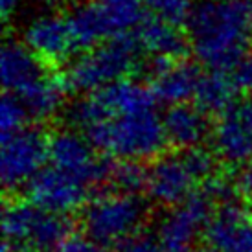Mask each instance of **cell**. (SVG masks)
<instances>
[{
	"label": "cell",
	"mask_w": 252,
	"mask_h": 252,
	"mask_svg": "<svg viewBox=\"0 0 252 252\" xmlns=\"http://www.w3.org/2000/svg\"><path fill=\"white\" fill-rule=\"evenodd\" d=\"M24 189L30 201L46 210L68 216L87 204L91 184L81 177L50 164L44 166Z\"/></svg>",
	"instance_id": "cell-10"
},
{
	"label": "cell",
	"mask_w": 252,
	"mask_h": 252,
	"mask_svg": "<svg viewBox=\"0 0 252 252\" xmlns=\"http://www.w3.org/2000/svg\"><path fill=\"white\" fill-rule=\"evenodd\" d=\"M2 230L13 252H56L72 236V221L30 199L13 197L4 204Z\"/></svg>",
	"instance_id": "cell-5"
},
{
	"label": "cell",
	"mask_w": 252,
	"mask_h": 252,
	"mask_svg": "<svg viewBox=\"0 0 252 252\" xmlns=\"http://www.w3.org/2000/svg\"><path fill=\"white\" fill-rule=\"evenodd\" d=\"M142 46L134 33L124 32L81 52L66 64L63 81L68 92L91 94L105 85L142 70Z\"/></svg>",
	"instance_id": "cell-3"
},
{
	"label": "cell",
	"mask_w": 252,
	"mask_h": 252,
	"mask_svg": "<svg viewBox=\"0 0 252 252\" xmlns=\"http://www.w3.org/2000/svg\"><path fill=\"white\" fill-rule=\"evenodd\" d=\"M24 42L48 66H59L72 54H77L70 22L64 15H42L24 30Z\"/></svg>",
	"instance_id": "cell-14"
},
{
	"label": "cell",
	"mask_w": 252,
	"mask_h": 252,
	"mask_svg": "<svg viewBox=\"0 0 252 252\" xmlns=\"http://www.w3.org/2000/svg\"><path fill=\"white\" fill-rule=\"evenodd\" d=\"M199 182L179 153H162L147 168L146 195L151 203L171 208L197 189Z\"/></svg>",
	"instance_id": "cell-12"
},
{
	"label": "cell",
	"mask_w": 252,
	"mask_h": 252,
	"mask_svg": "<svg viewBox=\"0 0 252 252\" xmlns=\"http://www.w3.org/2000/svg\"><path fill=\"white\" fill-rule=\"evenodd\" d=\"M239 92L232 83L230 76L224 70H210L201 76L197 85L193 101L199 109H203L208 116H221L224 112L236 109V99Z\"/></svg>",
	"instance_id": "cell-21"
},
{
	"label": "cell",
	"mask_w": 252,
	"mask_h": 252,
	"mask_svg": "<svg viewBox=\"0 0 252 252\" xmlns=\"http://www.w3.org/2000/svg\"><path fill=\"white\" fill-rule=\"evenodd\" d=\"M66 17L70 22L77 52H85L109 37L116 35V30L112 26L109 15L98 0L77 4L76 7H72Z\"/></svg>",
	"instance_id": "cell-19"
},
{
	"label": "cell",
	"mask_w": 252,
	"mask_h": 252,
	"mask_svg": "<svg viewBox=\"0 0 252 252\" xmlns=\"http://www.w3.org/2000/svg\"><path fill=\"white\" fill-rule=\"evenodd\" d=\"M81 133L98 153L118 160H155L169 144L164 122L155 109L111 116Z\"/></svg>",
	"instance_id": "cell-2"
},
{
	"label": "cell",
	"mask_w": 252,
	"mask_h": 252,
	"mask_svg": "<svg viewBox=\"0 0 252 252\" xmlns=\"http://www.w3.org/2000/svg\"><path fill=\"white\" fill-rule=\"evenodd\" d=\"M66 92L68 91L64 87L63 77L46 72L41 79H37L35 83H32L17 96L22 99L30 118L35 122H46L54 118L63 107Z\"/></svg>",
	"instance_id": "cell-20"
},
{
	"label": "cell",
	"mask_w": 252,
	"mask_h": 252,
	"mask_svg": "<svg viewBox=\"0 0 252 252\" xmlns=\"http://www.w3.org/2000/svg\"><path fill=\"white\" fill-rule=\"evenodd\" d=\"M2 252H13V249L7 245L6 241H4V245H2Z\"/></svg>",
	"instance_id": "cell-34"
},
{
	"label": "cell",
	"mask_w": 252,
	"mask_h": 252,
	"mask_svg": "<svg viewBox=\"0 0 252 252\" xmlns=\"http://www.w3.org/2000/svg\"><path fill=\"white\" fill-rule=\"evenodd\" d=\"M147 201L140 193L101 189L81 208L79 221L83 234L99 245L116 247L131 234L144 228L149 216Z\"/></svg>",
	"instance_id": "cell-4"
},
{
	"label": "cell",
	"mask_w": 252,
	"mask_h": 252,
	"mask_svg": "<svg viewBox=\"0 0 252 252\" xmlns=\"http://www.w3.org/2000/svg\"><path fill=\"white\" fill-rule=\"evenodd\" d=\"M42 2H46V4H59V2H63V0H42Z\"/></svg>",
	"instance_id": "cell-35"
},
{
	"label": "cell",
	"mask_w": 252,
	"mask_h": 252,
	"mask_svg": "<svg viewBox=\"0 0 252 252\" xmlns=\"http://www.w3.org/2000/svg\"><path fill=\"white\" fill-rule=\"evenodd\" d=\"M28 120L32 118H30L22 99L13 92H4L2 101H0V134L9 136V134L21 131L22 127H26Z\"/></svg>",
	"instance_id": "cell-25"
},
{
	"label": "cell",
	"mask_w": 252,
	"mask_h": 252,
	"mask_svg": "<svg viewBox=\"0 0 252 252\" xmlns=\"http://www.w3.org/2000/svg\"><path fill=\"white\" fill-rule=\"evenodd\" d=\"M142 70L149 76V87L157 101L168 107L186 103L193 98L203 76L195 63L168 56H149V61L142 64Z\"/></svg>",
	"instance_id": "cell-11"
},
{
	"label": "cell",
	"mask_w": 252,
	"mask_h": 252,
	"mask_svg": "<svg viewBox=\"0 0 252 252\" xmlns=\"http://www.w3.org/2000/svg\"><path fill=\"white\" fill-rule=\"evenodd\" d=\"M133 33L149 56L184 57L188 54L189 39L182 33L181 26L151 13L142 17Z\"/></svg>",
	"instance_id": "cell-18"
},
{
	"label": "cell",
	"mask_w": 252,
	"mask_h": 252,
	"mask_svg": "<svg viewBox=\"0 0 252 252\" xmlns=\"http://www.w3.org/2000/svg\"><path fill=\"white\" fill-rule=\"evenodd\" d=\"M224 72L230 76L239 94H252V52L243 54Z\"/></svg>",
	"instance_id": "cell-28"
},
{
	"label": "cell",
	"mask_w": 252,
	"mask_h": 252,
	"mask_svg": "<svg viewBox=\"0 0 252 252\" xmlns=\"http://www.w3.org/2000/svg\"><path fill=\"white\" fill-rule=\"evenodd\" d=\"M191 252H219V251L212 249V247H206V249H193Z\"/></svg>",
	"instance_id": "cell-33"
},
{
	"label": "cell",
	"mask_w": 252,
	"mask_h": 252,
	"mask_svg": "<svg viewBox=\"0 0 252 252\" xmlns=\"http://www.w3.org/2000/svg\"><path fill=\"white\" fill-rule=\"evenodd\" d=\"M155 103L157 98L151 87L126 77L91 94H83L68 107L66 120L74 129L83 131L92 124L103 122L111 116L155 109Z\"/></svg>",
	"instance_id": "cell-6"
},
{
	"label": "cell",
	"mask_w": 252,
	"mask_h": 252,
	"mask_svg": "<svg viewBox=\"0 0 252 252\" xmlns=\"http://www.w3.org/2000/svg\"><path fill=\"white\" fill-rule=\"evenodd\" d=\"M236 111H238L239 118L245 122V126L251 129L252 133V94H247V98L236 107Z\"/></svg>",
	"instance_id": "cell-31"
},
{
	"label": "cell",
	"mask_w": 252,
	"mask_h": 252,
	"mask_svg": "<svg viewBox=\"0 0 252 252\" xmlns=\"http://www.w3.org/2000/svg\"><path fill=\"white\" fill-rule=\"evenodd\" d=\"M21 6V0H0V13H2V21L7 22L13 13Z\"/></svg>",
	"instance_id": "cell-32"
},
{
	"label": "cell",
	"mask_w": 252,
	"mask_h": 252,
	"mask_svg": "<svg viewBox=\"0 0 252 252\" xmlns=\"http://www.w3.org/2000/svg\"><path fill=\"white\" fill-rule=\"evenodd\" d=\"M212 149L228 166H241L252 157V133L236 109L217 116L212 129Z\"/></svg>",
	"instance_id": "cell-17"
},
{
	"label": "cell",
	"mask_w": 252,
	"mask_h": 252,
	"mask_svg": "<svg viewBox=\"0 0 252 252\" xmlns=\"http://www.w3.org/2000/svg\"><path fill=\"white\" fill-rule=\"evenodd\" d=\"M144 6L151 15L177 26L186 24L193 11V0H144Z\"/></svg>",
	"instance_id": "cell-26"
},
{
	"label": "cell",
	"mask_w": 252,
	"mask_h": 252,
	"mask_svg": "<svg viewBox=\"0 0 252 252\" xmlns=\"http://www.w3.org/2000/svg\"><path fill=\"white\" fill-rule=\"evenodd\" d=\"M91 142L77 129H61L50 136L48 158L50 164L68 173L81 177L91 188H107L111 173L112 157H98Z\"/></svg>",
	"instance_id": "cell-8"
},
{
	"label": "cell",
	"mask_w": 252,
	"mask_h": 252,
	"mask_svg": "<svg viewBox=\"0 0 252 252\" xmlns=\"http://www.w3.org/2000/svg\"><path fill=\"white\" fill-rule=\"evenodd\" d=\"M48 72V64L26 42L6 41L0 56V76L4 92L19 94Z\"/></svg>",
	"instance_id": "cell-15"
},
{
	"label": "cell",
	"mask_w": 252,
	"mask_h": 252,
	"mask_svg": "<svg viewBox=\"0 0 252 252\" xmlns=\"http://www.w3.org/2000/svg\"><path fill=\"white\" fill-rule=\"evenodd\" d=\"M109 15L116 33H124L140 22L144 0H98Z\"/></svg>",
	"instance_id": "cell-23"
},
{
	"label": "cell",
	"mask_w": 252,
	"mask_h": 252,
	"mask_svg": "<svg viewBox=\"0 0 252 252\" xmlns=\"http://www.w3.org/2000/svg\"><path fill=\"white\" fill-rule=\"evenodd\" d=\"M179 151H181L182 158H184L186 166L189 168V171L197 179L199 186L219 171V168H217L219 157L216 155L214 149H206L201 144V146L186 147V149H179Z\"/></svg>",
	"instance_id": "cell-24"
},
{
	"label": "cell",
	"mask_w": 252,
	"mask_h": 252,
	"mask_svg": "<svg viewBox=\"0 0 252 252\" xmlns=\"http://www.w3.org/2000/svg\"><path fill=\"white\" fill-rule=\"evenodd\" d=\"M217 204L201 186L182 203L171 206L157 226L164 252H191Z\"/></svg>",
	"instance_id": "cell-9"
},
{
	"label": "cell",
	"mask_w": 252,
	"mask_h": 252,
	"mask_svg": "<svg viewBox=\"0 0 252 252\" xmlns=\"http://www.w3.org/2000/svg\"><path fill=\"white\" fill-rule=\"evenodd\" d=\"M147 168L140 160H118L114 158L109 173L105 189H118L127 193H142L146 191Z\"/></svg>",
	"instance_id": "cell-22"
},
{
	"label": "cell",
	"mask_w": 252,
	"mask_h": 252,
	"mask_svg": "<svg viewBox=\"0 0 252 252\" xmlns=\"http://www.w3.org/2000/svg\"><path fill=\"white\" fill-rule=\"evenodd\" d=\"M166 136L171 146L177 149H186V147L201 146L208 136H212L210 118L208 114L199 109L193 103H177L169 105L168 111L162 116Z\"/></svg>",
	"instance_id": "cell-16"
},
{
	"label": "cell",
	"mask_w": 252,
	"mask_h": 252,
	"mask_svg": "<svg viewBox=\"0 0 252 252\" xmlns=\"http://www.w3.org/2000/svg\"><path fill=\"white\" fill-rule=\"evenodd\" d=\"M234 177H236V184H238L239 191L252 199V157L239 166L238 173Z\"/></svg>",
	"instance_id": "cell-30"
},
{
	"label": "cell",
	"mask_w": 252,
	"mask_h": 252,
	"mask_svg": "<svg viewBox=\"0 0 252 252\" xmlns=\"http://www.w3.org/2000/svg\"><path fill=\"white\" fill-rule=\"evenodd\" d=\"M189 46L208 70H226L249 52L252 4L247 0H201L188 22Z\"/></svg>",
	"instance_id": "cell-1"
},
{
	"label": "cell",
	"mask_w": 252,
	"mask_h": 252,
	"mask_svg": "<svg viewBox=\"0 0 252 252\" xmlns=\"http://www.w3.org/2000/svg\"><path fill=\"white\" fill-rule=\"evenodd\" d=\"M116 252H164V247L157 230L140 228L124 239L122 243H118Z\"/></svg>",
	"instance_id": "cell-27"
},
{
	"label": "cell",
	"mask_w": 252,
	"mask_h": 252,
	"mask_svg": "<svg viewBox=\"0 0 252 252\" xmlns=\"http://www.w3.org/2000/svg\"><path fill=\"white\" fill-rule=\"evenodd\" d=\"M56 252H112L109 247L99 245L98 241L91 239L89 236H74L72 234L68 239H64L63 245Z\"/></svg>",
	"instance_id": "cell-29"
},
{
	"label": "cell",
	"mask_w": 252,
	"mask_h": 252,
	"mask_svg": "<svg viewBox=\"0 0 252 252\" xmlns=\"http://www.w3.org/2000/svg\"><path fill=\"white\" fill-rule=\"evenodd\" d=\"M203 238L219 252H252V214L238 201L217 204Z\"/></svg>",
	"instance_id": "cell-13"
},
{
	"label": "cell",
	"mask_w": 252,
	"mask_h": 252,
	"mask_svg": "<svg viewBox=\"0 0 252 252\" xmlns=\"http://www.w3.org/2000/svg\"><path fill=\"white\" fill-rule=\"evenodd\" d=\"M50 136L41 127H22L21 131L2 136L0 149V179L7 193L26 188L41 171L48 158Z\"/></svg>",
	"instance_id": "cell-7"
}]
</instances>
